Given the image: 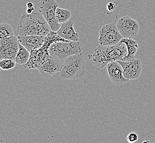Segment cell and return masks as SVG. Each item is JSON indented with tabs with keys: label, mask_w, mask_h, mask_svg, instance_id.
<instances>
[{
	"label": "cell",
	"mask_w": 155,
	"mask_h": 143,
	"mask_svg": "<svg viewBox=\"0 0 155 143\" xmlns=\"http://www.w3.org/2000/svg\"><path fill=\"white\" fill-rule=\"evenodd\" d=\"M127 54V48L124 43L113 46L100 45L94 50L92 61L95 66L104 68L110 62L122 60Z\"/></svg>",
	"instance_id": "cell-2"
},
{
	"label": "cell",
	"mask_w": 155,
	"mask_h": 143,
	"mask_svg": "<svg viewBox=\"0 0 155 143\" xmlns=\"http://www.w3.org/2000/svg\"><path fill=\"white\" fill-rule=\"evenodd\" d=\"M117 27L119 33L125 38H133L137 35L139 24L137 21L129 16H124L119 19Z\"/></svg>",
	"instance_id": "cell-9"
},
{
	"label": "cell",
	"mask_w": 155,
	"mask_h": 143,
	"mask_svg": "<svg viewBox=\"0 0 155 143\" xmlns=\"http://www.w3.org/2000/svg\"><path fill=\"white\" fill-rule=\"evenodd\" d=\"M34 11V7L31 8H28V9H27V14H31L33 13V11Z\"/></svg>",
	"instance_id": "cell-22"
},
{
	"label": "cell",
	"mask_w": 155,
	"mask_h": 143,
	"mask_svg": "<svg viewBox=\"0 0 155 143\" xmlns=\"http://www.w3.org/2000/svg\"><path fill=\"white\" fill-rule=\"evenodd\" d=\"M56 16L57 22L60 24H62L69 20L72 16V13L69 9L57 7Z\"/></svg>",
	"instance_id": "cell-17"
},
{
	"label": "cell",
	"mask_w": 155,
	"mask_h": 143,
	"mask_svg": "<svg viewBox=\"0 0 155 143\" xmlns=\"http://www.w3.org/2000/svg\"><path fill=\"white\" fill-rule=\"evenodd\" d=\"M119 43L125 44L128 50V54L121 61H129L135 58V55L139 48L137 41L133 38H123Z\"/></svg>",
	"instance_id": "cell-15"
},
{
	"label": "cell",
	"mask_w": 155,
	"mask_h": 143,
	"mask_svg": "<svg viewBox=\"0 0 155 143\" xmlns=\"http://www.w3.org/2000/svg\"><path fill=\"white\" fill-rule=\"evenodd\" d=\"M106 67L109 78L114 84L120 85L129 81L124 77L122 66L117 61L109 63Z\"/></svg>",
	"instance_id": "cell-12"
},
{
	"label": "cell",
	"mask_w": 155,
	"mask_h": 143,
	"mask_svg": "<svg viewBox=\"0 0 155 143\" xmlns=\"http://www.w3.org/2000/svg\"><path fill=\"white\" fill-rule=\"evenodd\" d=\"M18 37L0 38V60L11 58L15 60L19 50Z\"/></svg>",
	"instance_id": "cell-8"
},
{
	"label": "cell",
	"mask_w": 155,
	"mask_h": 143,
	"mask_svg": "<svg viewBox=\"0 0 155 143\" xmlns=\"http://www.w3.org/2000/svg\"><path fill=\"white\" fill-rule=\"evenodd\" d=\"M50 56H55L64 60L76 54H83V48L79 42L64 41L54 42L49 48Z\"/></svg>",
	"instance_id": "cell-5"
},
{
	"label": "cell",
	"mask_w": 155,
	"mask_h": 143,
	"mask_svg": "<svg viewBox=\"0 0 155 143\" xmlns=\"http://www.w3.org/2000/svg\"><path fill=\"white\" fill-rule=\"evenodd\" d=\"M57 34L63 39L73 42H79V35L74 28V22L67 21L61 24L60 29L57 32Z\"/></svg>",
	"instance_id": "cell-14"
},
{
	"label": "cell",
	"mask_w": 155,
	"mask_h": 143,
	"mask_svg": "<svg viewBox=\"0 0 155 143\" xmlns=\"http://www.w3.org/2000/svg\"><path fill=\"white\" fill-rule=\"evenodd\" d=\"M27 6L28 8H31V7H34L33 3H32L31 2H28Z\"/></svg>",
	"instance_id": "cell-23"
},
{
	"label": "cell",
	"mask_w": 155,
	"mask_h": 143,
	"mask_svg": "<svg viewBox=\"0 0 155 143\" xmlns=\"http://www.w3.org/2000/svg\"><path fill=\"white\" fill-rule=\"evenodd\" d=\"M123 38L119 33L117 24L110 23L101 27L100 31L98 43L102 46H113L118 44Z\"/></svg>",
	"instance_id": "cell-7"
},
{
	"label": "cell",
	"mask_w": 155,
	"mask_h": 143,
	"mask_svg": "<svg viewBox=\"0 0 155 143\" xmlns=\"http://www.w3.org/2000/svg\"><path fill=\"white\" fill-rule=\"evenodd\" d=\"M19 35L47 36L51 31L47 21L40 13L25 14L20 18L17 26Z\"/></svg>",
	"instance_id": "cell-1"
},
{
	"label": "cell",
	"mask_w": 155,
	"mask_h": 143,
	"mask_svg": "<svg viewBox=\"0 0 155 143\" xmlns=\"http://www.w3.org/2000/svg\"><path fill=\"white\" fill-rule=\"evenodd\" d=\"M139 139L138 134L135 132H131L127 135V140L129 143H135Z\"/></svg>",
	"instance_id": "cell-20"
},
{
	"label": "cell",
	"mask_w": 155,
	"mask_h": 143,
	"mask_svg": "<svg viewBox=\"0 0 155 143\" xmlns=\"http://www.w3.org/2000/svg\"><path fill=\"white\" fill-rule=\"evenodd\" d=\"M64 60L58 57L51 56L37 68L42 75L45 78H50L61 71Z\"/></svg>",
	"instance_id": "cell-11"
},
{
	"label": "cell",
	"mask_w": 155,
	"mask_h": 143,
	"mask_svg": "<svg viewBox=\"0 0 155 143\" xmlns=\"http://www.w3.org/2000/svg\"><path fill=\"white\" fill-rule=\"evenodd\" d=\"M45 38V36L35 35H19L18 36L19 42L23 45L29 52L41 48L44 43Z\"/></svg>",
	"instance_id": "cell-13"
},
{
	"label": "cell",
	"mask_w": 155,
	"mask_h": 143,
	"mask_svg": "<svg viewBox=\"0 0 155 143\" xmlns=\"http://www.w3.org/2000/svg\"><path fill=\"white\" fill-rule=\"evenodd\" d=\"M14 35L12 26L8 23H2L0 25V38H9Z\"/></svg>",
	"instance_id": "cell-18"
},
{
	"label": "cell",
	"mask_w": 155,
	"mask_h": 143,
	"mask_svg": "<svg viewBox=\"0 0 155 143\" xmlns=\"http://www.w3.org/2000/svg\"><path fill=\"white\" fill-rule=\"evenodd\" d=\"M85 72V60L83 54H76L64 60L60 77L63 79H77L82 77Z\"/></svg>",
	"instance_id": "cell-4"
},
{
	"label": "cell",
	"mask_w": 155,
	"mask_h": 143,
	"mask_svg": "<svg viewBox=\"0 0 155 143\" xmlns=\"http://www.w3.org/2000/svg\"><path fill=\"white\" fill-rule=\"evenodd\" d=\"M30 52L21 44H19V50L15 57V62L19 65H24L30 58Z\"/></svg>",
	"instance_id": "cell-16"
},
{
	"label": "cell",
	"mask_w": 155,
	"mask_h": 143,
	"mask_svg": "<svg viewBox=\"0 0 155 143\" xmlns=\"http://www.w3.org/2000/svg\"><path fill=\"white\" fill-rule=\"evenodd\" d=\"M67 41L57 34V32L51 30L50 33L46 36L45 42L41 47L38 49L30 51L29 61L24 65V67L28 69H37L41 64L50 57L49 48L54 42Z\"/></svg>",
	"instance_id": "cell-3"
},
{
	"label": "cell",
	"mask_w": 155,
	"mask_h": 143,
	"mask_svg": "<svg viewBox=\"0 0 155 143\" xmlns=\"http://www.w3.org/2000/svg\"><path fill=\"white\" fill-rule=\"evenodd\" d=\"M122 66L124 77L130 80L137 79L143 71V65L140 59L134 58L129 61H117Z\"/></svg>",
	"instance_id": "cell-10"
},
{
	"label": "cell",
	"mask_w": 155,
	"mask_h": 143,
	"mask_svg": "<svg viewBox=\"0 0 155 143\" xmlns=\"http://www.w3.org/2000/svg\"><path fill=\"white\" fill-rule=\"evenodd\" d=\"M59 3L56 0H41L38 3V11L41 13L48 24L51 30L57 32L60 29L61 24L57 22L56 12Z\"/></svg>",
	"instance_id": "cell-6"
},
{
	"label": "cell",
	"mask_w": 155,
	"mask_h": 143,
	"mask_svg": "<svg viewBox=\"0 0 155 143\" xmlns=\"http://www.w3.org/2000/svg\"><path fill=\"white\" fill-rule=\"evenodd\" d=\"M16 62L15 60L11 58H5L1 60L0 67L3 70H9L13 68L15 66Z\"/></svg>",
	"instance_id": "cell-19"
},
{
	"label": "cell",
	"mask_w": 155,
	"mask_h": 143,
	"mask_svg": "<svg viewBox=\"0 0 155 143\" xmlns=\"http://www.w3.org/2000/svg\"><path fill=\"white\" fill-rule=\"evenodd\" d=\"M107 8L109 12H114L116 9V5L114 2H110L107 6Z\"/></svg>",
	"instance_id": "cell-21"
}]
</instances>
